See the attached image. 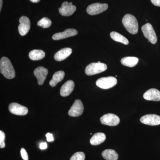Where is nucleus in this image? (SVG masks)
<instances>
[{
	"label": "nucleus",
	"mask_w": 160,
	"mask_h": 160,
	"mask_svg": "<svg viewBox=\"0 0 160 160\" xmlns=\"http://www.w3.org/2000/svg\"><path fill=\"white\" fill-rule=\"evenodd\" d=\"M1 73L6 78L11 79L15 77V71L8 58H2L0 61Z\"/></svg>",
	"instance_id": "obj_1"
},
{
	"label": "nucleus",
	"mask_w": 160,
	"mask_h": 160,
	"mask_svg": "<svg viewBox=\"0 0 160 160\" xmlns=\"http://www.w3.org/2000/svg\"><path fill=\"white\" fill-rule=\"evenodd\" d=\"M123 26L129 33L136 34L138 30V23L136 18L134 16L127 14L124 16L122 20Z\"/></svg>",
	"instance_id": "obj_2"
},
{
	"label": "nucleus",
	"mask_w": 160,
	"mask_h": 160,
	"mask_svg": "<svg viewBox=\"0 0 160 160\" xmlns=\"http://www.w3.org/2000/svg\"><path fill=\"white\" fill-rule=\"evenodd\" d=\"M107 69V66L106 64L101 63L100 62L97 63H92L86 67L85 73L87 75H93L101 73L106 71Z\"/></svg>",
	"instance_id": "obj_3"
},
{
	"label": "nucleus",
	"mask_w": 160,
	"mask_h": 160,
	"mask_svg": "<svg viewBox=\"0 0 160 160\" xmlns=\"http://www.w3.org/2000/svg\"><path fill=\"white\" fill-rule=\"evenodd\" d=\"M116 78L113 77H108L100 78L97 81L96 84L101 89H106L114 87L117 84Z\"/></svg>",
	"instance_id": "obj_4"
},
{
	"label": "nucleus",
	"mask_w": 160,
	"mask_h": 160,
	"mask_svg": "<svg viewBox=\"0 0 160 160\" xmlns=\"http://www.w3.org/2000/svg\"><path fill=\"white\" fill-rule=\"evenodd\" d=\"M144 36L145 37L149 42L152 44H155L157 42V37L156 34L153 27L150 23H146L142 27Z\"/></svg>",
	"instance_id": "obj_5"
},
{
	"label": "nucleus",
	"mask_w": 160,
	"mask_h": 160,
	"mask_svg": "<svg viewBox=\"0 0 160 160\" xmlns=\"http://www.w3.org/2000/svg\"><path fill=\"white\" fill-rule=\"evenodd\" d=\"M108 8V5L106 3L102 4L100 3H96L88 6L86 11L88 14L91 15H95L106 11Z\"/></svg>",
	"instance_id": "obj_6"
},
{
	"label": "nucleus",
	"mask_w": 160,
	"mask_h": 160,
	"mask_svg": "<svg viewBox=\"0 0 160 160\" xmlns=\"http://www.w3.org/2000/svg\"><path fill=\"white\" fill-rule=\"evenodd\" d=\"M101 123L103 125L109 126H116L120 123L119 118L112 113H108L103 115L100 118Z\"/></svg>",
	"instance_id": "obj_7"
},
{
	"label": "nucleus",
	"mask_w": 160,
	"mask_h": 160,
	"mask_svg": "<svg viewBox=\"0 0 160 160\" xmlns=\"http://www.w3.org/2000/svg\"><path fill=\"white\" fill-rule=\"evenodd\" d=\"M84 111V106L81 100H76L71 108L69 109L68 114L73 117L79 116L82 114Z\"/></svg>",
	"instance_id": "obj_8"
},
{
	"label": "nucleus",
	"mask_w": 160,
	"mask_h": 160,
	"mask_svg": "<svg viewBox=\"0 0 160 160\" xmlns=\"http://www.w3.org/2000/svg\"><path fill=\"white\" fill-rule=\"evenodd\" d=\"M141 122L145 125L154 126L160 125V116L156 114H147L140 118Z\"/></svg>",
	"instance_id": "obj_9"
},
{
	"label": "nucleus",
	"mask_w": 160,
	"mask_h": 160,
	"mask_svg": "<svg viewBox=\"0 0 160 160\" xmlns=\"http://www.w3.org/2000/svg\"><path fill=\"white\" fill-rule=\"evenodd\" d=\"M9 110L12 114L19 116H24L28 112V109L25 106L17 103H12L9 106Z\"/></svg>",
	"instance_id": "obj_10"
},
{
	"label": "nucleus",
	"mask_w": 160,
	"mask_h": 160,
	"mask_svg": "<svg viewBox=\"0 0 160 160\" xmlns=\"http://www.w3.org/2000/svg\"><path fill=\"white\" fill-rule=\"evenodd\" d=\"M20 24L18 26L19 32L21 35L25 36L29 32L30 29V21L26 16H22L19 19Z\"/></svg>",
	"instance_id": "obj_11"
},
{
	"label": "nucleus",
	"mask_w": 160,
	"mask_h": 160,
	"mask_svg": "<svg viewBox=\"0 0 160 160\" xmlns=\"http://www.w3.org/2000/svg\"><path fill=\"white\" fill-rule=\"evenodd\" d=\"M76 10V7L72 2H65L59 9L60 14L64 16H69L73 14Z\"/></svg>",
	"instance_id": "obj_12"
},
{
	"label": "nucleus",
	"mask_w": 160,
	"mask_h": 160,
	"mask_svg": "<svg viewBox=\"0 0 160 160\" xmlns=\"http://www.w3.org/2000/svg\"><path fill=\"white\" fill-rule=\"evenodd\" d=\"M33 72L35 76L37 79L38 85H43L48 75V69L42 66H39L35 69Z\"/></svg>",
	"instance_id": "obj_13"
},
{
	"label": "nucleus",
	"mask_w": 160,
	"mask_h": 160,
	"mask_svg": "<svg viewBox=\"0 0 160 160\" xmlns=\"http://www.w3.org/2000/svg\"><path fill=\"white\" fill-rule=\"evenodd\" d=\"M77 30L74 29H66L63 32H58L52 36V39L54 40H60L66 38L74 36L78 34Z\"/></svg>",
	"instance_id": "obj_14"
},
{
	"label": "nucleus",
	"mask_w": 160,
	"mask_h": 160,
	"mask_svg": "<svg viewBox=\"0 0 160 160\" xmlns=\"http://www.w3.org/2000/svg\"><path fill=\"white\" fill-rule=\"evenodd\" d=\"M143 98L147 101L159 102L160 101V91L153 88L149 89L144 93Z\"/></svg>",
	"instance_id": "obj_15"
},
{
	"label": "nucleus",
	"mask_w": 160,
	"mask_h": 160,
	"mask_svg": "<svg viewBox=\"0 0 160 160\" xmlns=\"http://www.w3.org/2000/svg\"><path fill=\"white\" fill-rule=\"evenodd\" d=\"M74 83L72 80H69L64 83L60 89V95L62 96L67 97L71 94L74 88Z\"/></svg>",
	"instance_id": "obj_16"
},
{
	"label": "nucleus",
	"mask_w": 160,
	"mask_h": 160,
	"mask_svg": "<svg viewBox=\"0 0 160 160\" xmlns=\"http://www.w3.org/2000/svg\"><path fill=\"white\" fill-rule=\"evenodd\" d=\"M72 52L71 48H65L61 49L54 55V59L56 61L61 62L66 59L70 56Z\"/></svg>",
	"instance_id": "obj_17"
},
{
	"label": "nucleus",
	"mask_w": 160,
	"mask_h": 160,
	"mask_svg": "<svg viewBox=\"0 0 160 160\" xmlns=\"http://www.w3.org/2000/svg\"><path fill=\"white\" fill-rule=\"evenodd\" d=\"M106 136L103 132H97L92 136L90 140V143L92 146H97L105 142Z\"/></svg>",
	"instance_id": "obj_18"
},
{
	"label": "nucleus",
	"mask_w": 160,
	"mask_h": 160,
	"mask_svg": "<svg viewBox=\"0 0 160 160\" xmlns=\"http://www.w3.org/2000/svg\"><path fill=\"white\" fill-rule=\"evenodd\" d=\"M139 59L134 57H126L121 60V62L123 65L129 67H133L137 65Z\"/></svg>",
	"instance_id": "obj_19"
},
{
	"label": "nucleus",
	"mask_w": 160,
	"mask_h": 160,
	"mask_svg": "<svg viewBox=\"0 0 160 160\" xmlns=\"http://www.w3.org/2000/svg\"><path fill=\"white\" fill-rule=\"evenodd\" d=\"M65 73L63 71L57 72L53 75L52 79L49 82V85L52 87H54L56 86L58 83L61 82L65 77Z\"/></svg>",
	"instance_id": "obj_20"
},
{
	"label": "nucleus",
	"mask_w": 160,
	"mask_h": 160,
	"mask_svg": "<svg viewBox=\"0 0 160 160\" xmlns=\"http://www.w3.org/2000/svg\"><path fill=\"white\" fill-rule=\"evenodd\" d=\"M102 156L106 160H117L118 155L114 150L111 149H106L102 152Z\"/></svg>",
	"instance_id": "obj_21"
},
{
	"label": "nucleus",
	"mask_w": 160,
	"mask_h": 160,
	"mask_svg": "<svg viewBox=\"0 0 160 160\" xmlns=\"http://www.w3.org/2000/svg\"><path fill=\"white\" fill-rule=\"evenodd\" d=\"M45 52L42 50L34 49L30 52L29 58L33 61H38L45 58Z\"/></svg>",
	"instance_id": "obj_22"
},
{
	"label": "nucleus",
	"mask_w": 160,
	"mask_h": 160,
	"mask_svg": "<svg viewBox=\"0 0 160 160\" xmlns=\"http://www.w3.org/2000/svg\"><path fill=\"white\" fill-rule=\"evenodd\" d=\"M110 36L111 38L116 42L122 43L126 45L129 44V42L128 40L126 37L117 32H112L110 33Z\"/></svg>",
	"instance_id": "obj_23"
},
{
	"label": "nucleus",
	"mask_w": 160,
	"mask_h": 160,
	"mask_svg": "<svg viewBox=\"0 0 160 160\" xmlns=\"http://www.w3.org/2000/svg\"><path fill=\"white\" fill-rule=\"evenodd\" d=\"M38 26L43 28H48L51 26L52 22L48 18H43L38 22Z\"/></svg>",
	"instance_id": "obj_24"
},
{
	"label": "nucleus",
	"mask_w": 160,
	"mask_h": 160,
	"mask_svg": "<svg viewBox=\"0 0 160 160\" xmlns=\"http://www.w3.org/2000/svg\"><path fill=\"white\" fill-rule=\"evenodd\" d=\"M85 153L82 152H76L70 159V160H85Z\"/></svg>",
	"instance_id": "obj_25"
},
{
	"label": "nucleus",
	"mask_w": 160,
	"mask_h": 160,
	"mask_svg": "<svg viewBox=\"0 0 160 160\" xmlns=\"http://www.w3.org/2000/svg\"><path fill=\"white\" fill-rule=\"evenodd\" d=\"M6 138V135L4 132L0 131V148H4L6 146L5 140Z\"/></svg>",
	"instance_id": "obj_26"
},
{
	"label": "nucleus",
	"mask_w": 160,
	"mask_h": 160,
	"mask_svg": "<svg viewBox=\"0 0 160 160\" xmlns=\"http://www.w3.org/2000/svg\"><path fill=\"white\" fill-rule=\"evenodd\" d=\"M21 155L23 160H29L28 153H27L26 149L24 148H22L21 149Z\"/></svg>",
	"instance_id": "obj_27"
},
{
	"label": "nucleus",
	"mask_w": 160,
	"mask_h": 160,
	"mask_svg": "<svg viewBox=\"0 0 160 160\" xmlns=\"http://www.w3.org/2000/svg\"><path fill=\"white\" fill-rule=\"evenodd\" d=\"M46 137L47 138V141L49 142H52V141H54V138H53V136H52V133H47V134H46Z\"/></svg>",
	"instance_id": "obj_28"
},
{
	"label": "nucleus",
	"mask_w": 160,
	"mask_h": 160,
	"mask_svg": "<svg viewBox=\"0 0 160 160\" xmlns=\"http://www.w3.org/2000/svg\"><path fill=\"white\" fill-rule=\"evenodd\" d=\"M154 6L160 7V0H150Z\"/></svg>",
	"instance_id": "obj_29"
},
{
	"label": "nucleus",
	"mask_w": 160,
	"mask_h": 160,
	"mask_svg": "<svg viewBox=\"0 0 160 160\" xmlns=\"http://www.w3.org/2000/svg\"><path fill=\"white\" fill-rule=\"evenodd\" d=\"M47 148V144L46 142L41 143L40 145V148L41 149H45Z\"/></svg>",
	"instance_id": "obj_30"
},
{
	"label": "nucleus",
	"mask_w": 160,
	"mask_h": 160,
	"mask_svg": "<svg viewBox=\"0 0 160 160\" xmlns=\"http://www.w3.org/2000/svg\"><path fill=\"white\" fill-rule=\"evenodd\" d=\"M3 0H0V11L2 10V6Z\"/></svg>",
	"instance_id": "obj_31"
},
{
	"label": "nucleus",
	"mask_w": 160,
	"mask_h": 160,
	"mask_svg": "<svg viewBox=\"0 0 160 160\" xmlns=\"http://www.w3.org/2000/svg\"><path fill=\"white\" fill-rule=\"evenodd\" d=\"M32 3H38L40 2V0H30Z\"/></svg>",
	"instance_id": "obj_32"
}]
</instances>
